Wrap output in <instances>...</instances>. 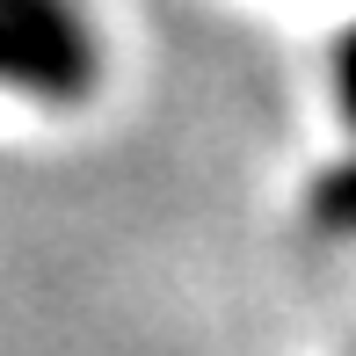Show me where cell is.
Here are the masks:
<instances>
[{
    "instance_id": "cell-2",
    "label": "cell",
    "mask_w": 356,
    "mask_h": 356,
    "mask_svg": "<svg viewBox=\"0 0 356 356\" xmlns=\"http://www.w3.org/2000/svg\"><path fill=\"white\" fill-rule=\"evenodd\" d=\"M313 225H320V233L356 240V153L334 160V168L313 182Z\"/></svg>"
},
{
    "instance_id": "cell-3",
    "label": "cell",
    "mask_w": 356,
    "mask_h": 356,
    "mask_svg": "<svg viewBox=\"0 0 356 356\" xmlns=\"http://www.w3.org/2000/svg\"><path fill=\"white\" fill-rule=\"evenodd\" d=\"M334 102H342L349 131H356V22L334 37Z\"/></svg>"
},
{
    "instance_id": "cell-1",
    "label": "cell",
    "mask_w": 356,
    "mask_h": 356,
    "mask_svg": "<svg viewBox=\"0 0 356 356\" xmlns=\"http://www.w3.org/2000/svg\"><path fill=\"white\" fill-rule=\"evenodd\" d=\"M95 29L73 0H0V88L29 102H88L95 95Z\"/></svg>"
}]
</instances>
